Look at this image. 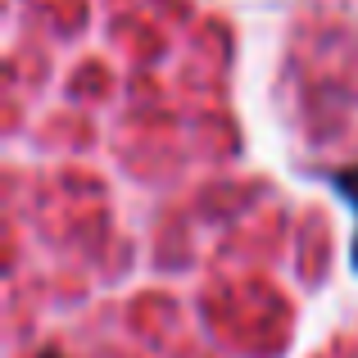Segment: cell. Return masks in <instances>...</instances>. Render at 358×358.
I'll return each mask as SVG.
<instances>
[{
    "mask_svg": "<svg viewBox=\"0 0 358 358\" xmlns=\"http://www.w3.org/2000/svg\"><path fill=\"white\" fill-rule=\"evenodd\" d=\"M41 358H59V354H41Z\"/></svg>",
    "mask_w": 358,
    "mask_h": 358,
    "instance_id": "cell-2",
    "label": "cell"
},
{
    "mask_svg": "<svg viewBox=\"0 0 358 358\" xmlns=\"http://www.w3.org/2000/svg\"><path fill=\"white\" fill-rule=\"evenodd\" d=\"M336 186H341V195L358 209V164L345 168V173H336ZM354 272H358V231H354Z\"/></svg>",
    "mask_w": 358,
    "mask_h": 358,
    "instance_id": "cell-1",
    "label": "cell"
}]
</instances>
